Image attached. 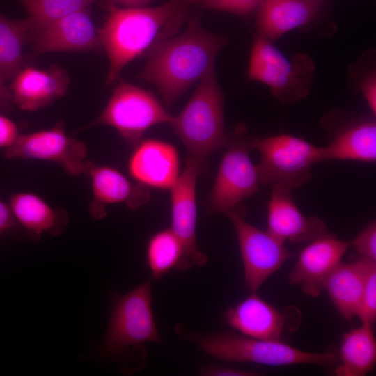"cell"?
Wrapping results in <instances>:
<instances>
[{
  "label": "cell",
  "mask_w": 376,
  "mask_h": 376,
  "mask_svg": "<svg viewBox=\"0 0 376 376\" xmlns=\"http://www.w3.org/2000/svg\"><path fill=\"white\" fill-rule=\"evenodd\" d=\"M365 281V258L352 263L340 261L326 279L328 293L340 315L351 322L357 316Z\"/></svg>",
  "instance_id": "7402d4cb"
},
{
  "label": "cell",
  "mask_w": 376,
  "mask_h": 376,
  "mask_svg": "<svg viewBox=\"0 0 376 376\" xmlns=\"http://www.w3.org/2000/svg\"><path fill=\"white\" fill-rule=\"evenodd\" d=\"M10 207L16 221L36 236L44 233L58 235L68 222L66 210L54 208L32 192H19L10 198Z\"/></svg>",
  "instance_id": "603a6c76"
},
{
  "label": "cell",
  "mask_w": 376,
  "mask_h": 376,
  "mask_svg": "<svg viewBox=\"0 0 376 376\" xmlns=\"http://www.w3.org/2000/svg\"><path fill=\"white\" fill-rule=\"evenodd\" d=\"M239 128L228 136L214 183L207 201L214 214L226 212L254 195L260 185L257 166L250 157L253 138Z\"/></svg>",
  "instance_id": "ba28073f"
},
{
  "label": "cell",
  "mask_w": 376,
  "mask_h": 376,
  "mask_svg": "<svg viewBox=\"0 0 376 376\" xmlns=\"http://www.w3.org/2000/svg\"><path fill=\"white\" fill-rule=\"evenodd\" d=\"M245 210L238 205L225 213L237 236L247 288L256 292L263 283L291 258L284 242L269 231L262 230L245 219Z\"/></svg>",
  "instance_id": "30bf717a"
},
{
  "label": "cell",
  "mask_w": 376,
  "mask_h": 376,
  "mask_svg": "<svg viewBox=\"0 0 376 376\" xmlns=\"http://www.w3.org/2000/svg\"><path fill=\"white\" fill-rule=\"evenodd\" d=\"M357 317L373 326L376 319V260L365 258L364 287Z\"/></svg>",
  "instance_id": "83f0119b"
},
{
  "label": "cell",
  "mask_w": 376,
  "mask_h": 376,
  "mask_svg": "<svg viewBox=\"0 0 376 376\" xmlns=\"http://www.w3.org/2000/svg\"><path fill=\"white\" fill-rule=\"evenodd\" d=\"M162 343L152 308L151 281L141 283L113 301L104 351L120 354L145 343Z\"/></svg>",
  "instance_id": "9c48e42d"
},
{
  "label": "cell",
  "mask_w": 376,
  "mask_h": 376,
  "mask_svg": "<svg viewBox=\"0 0 376 376\" xmlns=\"http://www.w3.org/2000/svg\"><path fill=\"white\" fill-rule=\"evenodd\" d=\"M34 54L65 51H98L102 48L86 8L61 17L34 39Z\"/></svg>",
  "instance_id": "e0dca14e"
},
{
  "label": "cell",
  "mask_w": 376,
  "mask_h": 376,
  "mask_svg": "<svg viewBox=\"0 0 376 376\" xmlns=\"http://www.w3.org/2000/svg\"><path fill=\"white\" fill-rule=\"evenodd\" d=\"M28 19L14 20L0 15V81L13 79L22 70L23 45L29 40Z\"/></svg>",
  "instance_id": "d4e9b609"
},
{
  "label": "cell",
  "mask_w": 376,
  "mask_h": 376,
  "mask_svg": "<svg viewBox=\"0 0 376 376\" xmlns=\"http://www.w3.org/2000/svg\"><path fill=\"white\" fill-rule=\"evenodd\" d=\"M13 80L14 104L28 111H38L65 95L70 81L66 71L56 65L46 70L28 67Z\"/></svg>",
  "instance_id": "d6986e66"
},
{
  "label": "cell",
  "mask_w": 376,
  "mask_h": 376,
  "mask_svg": "<svg viewBox=\"0 0 376 376\" xmlns=\"http://www.w3.org/2000/svg\"><path fill=\"white\" fill-rule=\"evenodd\" d=\"M288 319V316L260 297L256 292L229 307L224 314L226 323L242 335L269 340H281Z\"/></svg>",
  "instance_id": "ac0fdd59"
},
{
  "label": "cell",
  "mask_w": 376,
  "mask_h": 376,
  "mask_svg": "<svg viewBox=\"0 0 376 376\" xmlns=\"http://www.w3.org/2000/svg\"><path fill=\"white\" fill-rule=\"evenodd\" d=\"M184 257L180 239L169 229L153 234L146 245V261L155 279H159L173 269H179Z\"/></svg>",
  "instance_id": "484cf974"
},
{
  "label": "cell",
  "mask_w": 376,
  "mask_h": 376,
  "mask_svg": "<svg viewBox=\"0 0 376 376\" xmlns=\"http://www.w3.org/2000/svg\"><path fill=\"white\" fill-rule=\"evenodd\" d=\"M267 204V231L281 241L310 242L328 232L318 217H306L295 203L292 189L272 184Z\"/></svg>",
  "instance_id": "9a60e30c"
},
{
  "label": "cell",
  "mask_w": 376,
  "mask_h": 376,
  "mask_svg": "<svg viewBox=\"0 0 376 376\" xmlns=\"http://www.w3.org/2000/svg\"><path fill=\"white\" fill-rule=\"evenodd\" d=\"M4 156L8 159H36L56 162L71 176L84 173L88 148L78 139L69 136L64 125L58 123L47 130L19 134Z\"/></svg>",
  "instance_id": "8fae6325"
},
{
  "label": "cell",
  "mask_w": 376,
  "mask_h": 376,
  "mask_svg": "<svg viewBox=\"0 0 376 376\" xmlns=\"http://www.w3.org/2000/svg\"><path fill=\"white\" fill-rule=\"evenodd\" d=\"M189 152L207 171L209 157L225 147L228 136L224 126V97L215 75V68L200 81L182 111L171 123Z\"/></svg>",
  "instance_id": "3957f363"
},
{
  "label": "cell",
  "mask_w": 376,
  "mask_h": 376,
  "mask_svg": "<svg viewBox=\"0 0 376 376\" xmlns=\"http://www.w3.org/2000/svg\"><path fill=\"white\" fill-rule=\"evenodd\" d=\"M203 173L201 165L188 156L182 173L179 175L171 191V229L180 239L184 257L180 269L203 266L207 256L198 247L196 242V182Z\"/></svg>",
  "instance_id": "7c38bea8"
},
{
  "label": "cell",
  "mask_w": 376,
  "mask_h": 376,
  "mask_svg": "<svg viewBox=\"0 0 376 376\" xmlns=\"http://www.w3.org/2000/svg\"><path fill=\"white\" fill-rule=\"evenodd\" d=\"M350 241V246L361 257L376 260V223L371 221L353 239Z\"/></svg>",
  "instance_id": "f1b7e54d"
},
{
  "label": "cell",
  "mask_w": 376,
  "mask_h": 376,
  "mask_svg": "<svg viewBox=\"0 0 376 376\" xmlns=\"http://www.w3.org/2000/svg\"><path fill=\"white\" fill-rule=\"evenodd\" d=\"M84 173L91 179L93 197L88 211L95 220L107 216V207L110 205L124 203L128 209L135 210L150 199L148 187L131 182L113 167L87 160Z\"/></svg>",
  "instance_id": "5bb4252c"
},
{
  "label": "cell",
  "mask_w": 376,
  "mask_h": 376,
  "mask_svg": "<svg viewBox=\"0 0 376 376\" xmlns=\"http://www.w3.org/2000/svg\"><path fill=\"white\" fill-rule=\"evenodd\" d=\"M336 376H364L376 363V340L372 326L362 324L343 335Z\"/></svg>",
  "instance_id": "cb8c5ba5"
},
{
  "label": "cell",
  "mask_w": 376,
  "mask_h": 376,
  "mask_svg": "<svg viewBox=\"0 0 376 376\" xmlns=\"http://www.w3.org/2000/svg\"><path fill=\"white\" fill-rule=\"evenodd\" d=\"M329 144L322 147L324 161L352 160L374 162L376 159V124L363 120L326 125Z\"/></svg>",
  "instance_id": "ffe728a7"
},
{
  "label": "cell",
  "mask_w": 376,
  "mask_h": 376,
  "mask_svg": "<svg viewBox=\"0 0 376 376\" xmlns=\"http://www.w3.org/2000/svg\"><path fill=\"white\" fill-rule=\"evenodd\" d=\"M180 333L209 355L226 362L331 366L338 361L336 351L306 352L281 340H263L229 332L198 334L181 329Z\"/></svg>",
  "instance_id": "277c9868"
},
{
  "label": "cell",
  "mask_w": 376,
  "mask_h": 376,
  "mask_svg": "<svg viewBox=\"0 0 376 376\" xmlns=\"http://www.w3.org/2000/svg\"><path fill=\"white\" fill-rule=\"evenodd\" d=\"M350 246V241L340 240L329 232L310 241L300 251L288 275L289 283L299 285L305 295L318 297L326 279Z\"/></svg>",
  "instance_id": "4fadbf2b"
},
{
  "label": "cell",
  "mask_w": 376,
  "mask_h": 376,
  "mask_svg": "<svg viewBox=\"0 0 376 376\" xmlns=\"http://www.w3.org/2000/svg\"><path fill=\"white\" fill-rule=\"evenodd\" d=\"M260 153L257 166L260 185L280 184L293 190L306 184L313 164L322 162V148L289 134L253 139Z\"/></svg>",
  "instance_id": "5b68a950"
},
{
  "label": "cell",
  "mask_w": 376,
  "mask_h": 376,
  "mask_svg": "<svg viewBox=\"0 0 376 376\" xmlns=\"http://www.w3.org/2000/svg\"><path fill=\"white\" fill-rule=\"evenodd\" d=\"M200 373L205 376H255L257 373L250 370L237 369L231 367L220 366H205L200 370Z\"/></svg>",
  "instance_id": "1f68e13d"
},
{
  "label": "cell",
  "mask_w": 376,
  "mask_h": 376,
  "mask_svg": "<svg viewBox=\"0 0 376 376\" xmlns=\"http://www.w3.org/2000/svg\"><path fill=\"white\" fill-rule=\"evenodd\" d=\"M205 8L247 15L258 8L264 0H202Z\"/></svg>",
  "instance_id": "f546056e"
},
{
  "label": "cell",
  "mask_w": 376,
  "mask_h": 376,
  "mask_svg": "<svg viewBox=\"0 0 376 376\" xmlns=\"http://www.w3.org/2000/svg\"><path fill=\"white\" fill-rule=\"evenodd\" d=\"M130 175L138 183L170 189L179 176V158L171 144L157 140H141L127 162Z\"/></svg>",
  "instance_id": "2e32d148"
},
{
  "label": "cell",
  "mask_w": 376,
  "mask_h": 376,
  "mask_svg": "<svg viewBox=\"0 0 376 376\" xmlns=\"http://www.w3.org/2000/svg\"><path fill=\"white\" fill-rule=\"evenodd\" d=\"M14 104L13 97L10 89L0 81V111H9Z\"/></svg>",
  "instance_id": "e575fe53"
},
{
  "label": "cell",
  "mask_w": 376,
  "mask_h": 376,
  "mask_svg": "<svg viewBox=\"0 0 376 376\" xmlns=\"http://www.w3.org/2000/svg\"><path fill=\"white\" fill-rule=\"evenodd\" d=\"M314 65L306 54L288 58L279 49L258 36L250 57V79L267 85L273 95L283 104L304 98L310 89Z\"/></svg>",
  "instance_id": "8992f818"
},
{
  "label": "cell",
  "mask_w": 376,
  "mask_h": 376,
  "mask_svg": "<svg viewBox=\"0 0 376 376\" xmlns=\"http://www.w3.org/2000/svg\"><path fill=\"white\" fill-rule=\"evenodd\" d=\"M223 36L205 31L198 17L186 29L157 43L148 52L139 78L152 84L167 109L196 81L215 68V58L226 43Z\"/></svg>",
  "instance_id": "7a4b0ae2"
},
{
  "label": "cell",
  "mask_w": 376,
  "mask_h": 376,
  "mask_svg": "<svg viewBox=\"0 0 376 376\" xmlns=\"http://www.w3.org/2000/svg\"><path fill=\"white\" fill-rule=\"evenodd\" d=\"M173 118L151 91L120 80L102 113L88 127H112L127 143L135 146L149 128L171 125Z\"/></svg>",
  "instance_id": "52a82bcc"
},
{
  "label": "cell",
  "mask_w": 376,
  "mask_h": 376,
  "mask_svg": "<svg viewBox=\"0 0 376 376\" xmlns=\"http://www.w3.org/2000/svg\"><path fill=\"white\" fill-rule=\"evenodd\" d=\"M362 93L374 114L376 113V79L375 75H368L361 83Z\"/></svg>",
  "instance_id": "d6a6232c"
},
{
  "label": "cell",
  "mask_w": 376,
  "mask_h": 376,
  "mask_svg": "<svg viewBox=\"0 0 376 376\" xmlns=\"http://www.w3.org/2000/svg\"><path fill=\"white\" fill-rule=\"evenodd\" d=\"M318 8V0H264L258 8V36L274 41L308 24L315 17Z\"/></svg>",
  "instance_id": "44dd1931"
},
{
  "label": "cell",
  "mask_w": 376,
  "mask_h": 376,
  "mask_svg": "<svg viewBox=\"0 0 376 376\" xmlns=\"http://www.w3.org/2000/svg\"><path fill=\"white\" fill-rule=\"evenodd\" d=\"M97 0H19L26 8L29 24V40L53 22L79 10L87 8Z\"/></svg>",
  "instance_id": "4316f807"
},
{
  "label": "cell",
  "mask_w": 376,
  "mask_h": 376,
  "mask_svg": "<svg viewBox=\"0 0 376 376\" xmlns=\"http://www.w3.org/2000/svg\"><path fill=\"white\" fill-rule=\"evenodd\" d=\"M153 0H106L107 3L116 6H121L124 8H141L146 7Z\"/></svg>",
  "instance_id": "d590c367"
},
{
  "label": "cell",
  "mask_w": 376,
  "mask_h": 376,
  "mask_svg": "<svg viewBox=\"0 0 376 376\" xmlns=\"http://www.w3.org/2000/svg\"><path fill=\"white\" fill-rule=\"evenodd\" d=\"M16 222L9 204L0 199V235L12 229Z\"/></svg>",
  "instance_id": "836d02e7"
},
{
  "label": "cell",
  "mask_w": 376,
  "mask_h": 376,
  "mask_svg": "<svg viewBox=\"0 0 376 376\" xmlns=\"http://www.w3.org/2000/svg\"><path fill=\"white\" fill-rule=\"evenodd\" d=\"M19 135L17 125L10 118L0 114V149L10 147Z\"/></svg>",
  "instance_id": "4dcf8cb0"
},
{
  "label": "cell",
  "mask_w": 376,
  "mask_h": 376,
  "mask_svg": "<svg viewBox=\"0 0 376 376\" xmlns=\"http://www.w3.org/2000/svg\"><path fill=\"white\" fill-rule=\"evenodd\" d=\"M107 15L97 30L110 63L106 82L116 81L124 67L174 36L185 22V0H169L155 7L121 8L107 3Z\"/></svg>",
  "instance_id": "6da1fadb"
}]
</instances>
